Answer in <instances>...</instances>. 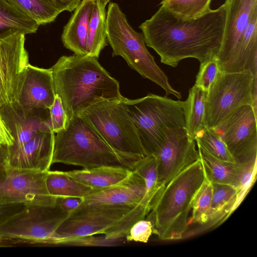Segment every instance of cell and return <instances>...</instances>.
Listing matches in <instances>:
<instances>
[{"mask_svg": "<svg viewBox=\"0 0 257 257\" xmlns=\"http://www.w3.org/2000/svg\"><path fill=\"white\" fill-rule=\"evenodd\" d=\"M226 16L224 3L198 17H179L161 6L139 26L146 45L159 55L162 63L176 67L182 60L200 63L216 57L222 43Z\"/></svg>", "mask_w": 257, "mask_h": 257, "instance_id": "1", "label": "cell"}, {"mask_svg": "<svg viewBox=\"0 0 257 257\" xmlns=\"http://www.w3.org/2000/svg\"><path fill=\"white\" fill-rule=\"evenodd\" d=\"M51 69L68 121L99 102L123 96L118 82L95 57L62 56Z\"/></svg>", "mask_w": 257, "mask_h": 257, "instance_id": "2", "label": "cell"}, {"mask_svg": "<svg viewBox=\"0 0 257 257\" xmlns=\"http://www.w3.org/2000/svg\"><path fill=\"white\" fill-rule=\"evenodd\" d=\"M207 179L199 159L166 184L154 198L146 219L161 240L183 238L194 200Z\"/></svg>", "mask_w": 257, "mask_h": 257, "instance_id": "3", "label": "cell"}, {"mask_svg": "<svg viewBox=\"0 0 257 257\" xmlns=\"http://www.w3.org/2000/svg\"><path fill=\"white\" fill-rule=\"evenodd\" d=\"M123 100L147 156H154L173 132L186 128L185 101L153 93Z\"/></svg>", "mask_w": 257, "mask_h": 257, "instance_id": "4", "label": "cell"}, {"mask_svg": "<svg viewBox=\"0 0 257 257\" xmlns=\"http://www.w3.org/2000/svg\"><path fill=\"white\" fill-rule=\"evenodd\" d=\"M90 168L130 164L119 156L81 116L72 118L65 129L54 133L52 164Z\"/></svg>", "mask_w": 257, "mask_h": 257, "instance_id": "5", "label": "cell"}, {"mask_svg": "<svg viewBox=\"0 0 257 257\" xmlns=\"http://www.w3.org/2000/svg\"><path fill=\"white\" fill-rule=\"evenodd\" d=\"M106 34V40L112 49V56L122 57L132 69L163 88L165 96L172 94L182 98L181 93L170 85L168 77L147 49L143 33L132 28L115 3L110 2L107 7Z\"/></svg>", "mask_w": 257, "mask_h": 257, "instance_id": "6", "label": "cell"}, {"mask_svg": "<svg viewBox=\"0 0 257 257\" xmlns=\"http://www.w3.org/2000/svg\"><path fill=\"white\" fill-rule=\"evenodd\" d=\"M124 97L99 102L80 114L105 142L131 165L147 155Z\"/></svg>", "mask_w": 257, "mask_h": 257, "instance_id": "7", "label": "cell"}, {"mask_svg": "<svg viewBox=\"0 0 257 257\" xmlns=\"http://www.w3.org/2000/svg\"><path fill=\"white\" fill-rule=\"evenodd\" d=\"M69 213L57 203L26 206L0 226L2 245H54L56 230Z\"/></svg>", "mask_w": 257, "mask_h": 257, "instance_id": "8", "label": "cell"}, {"mask_svg": "<svg viewBox=\"0 0 257 257\" xmlns=\"http://www.w3.org/2000/svg\"><path fill=\"white\" fill-rule=\"evenodd\" d=\"M257 74L249 71H219L206 93L204 122L214 128L238 107L251 105L256 111Z\"/></svg>", "mask_w": 257, "mask_h": 257, "instance_id": "9", "label": "cell"}, {"mask_svg": "<svg viewBox=\"0 0 257 257\" xmlns=\"http://www.w3.org/2000/svg\"><path fill=\"white\" fill-rule=\"evenodd\" d=\"M47 172L16 169L7 164L0 169V203L54 206L58 198L47 190Z\"/></svg>", "mask_w": 257, "mask_h": 257, "instance_id": "10", "label": "cell"}, {"mask_svg": "<svg viewBox=\"0 0 257 257\" xmlns=\"http://www.w3.org/2000/svg\"><path fill=\"white\" fill-rule=\"evenodd\" d=\"M137 206L79 205L57 229L55 245L62 238L104 234L120 223Z\"/></svg>", "mask_w": 257, "mask_h": 257, "instance_id": "11", "label": "cell"}, {"mask_svg": "<svg viewBox=\"0 0 257 257\" xmlns=\"http://www.w3.org/2000/svg\"><path fill=\"white\" fill-rule=\"evenodd\" d=\"M213 129L236 163L256 159V111L251 105L238 107Z\"/></svg>", "mask_w": 257, "mask_h": 257, "instance_id": "12", "label": "cell"}, {"mask_svg": "<svg viewBox=\"0 0 257 257\" xmlns=\"http://www.w3.org/2000/svg\"><path fill=\"white\" fill-rule=\"evenodd\" d=\"M25 35L16 32L0 37V108L13 103L29 63Z\"/></svg>", "mask_w": 257, "mask_h": 257, "instance_id": "13", "label": "cell"}, {"mask_svg": "<svg viewBox=\"0 0 257 257\" xmlns=\"http://www.w3.org/2000/svg\"><path fill=\"white\" fill-rule=\"evenodd\" d=\"M196 142L181 127L171 134L153 156L156 159L158 181L164 186L189 164L200 159Z\"/></svg>", "mask_w": 257, "mask_h": 257, "instance_id": "14", "label": "cell"}, {"mask_svg": "<svg viewBox=\"0 0 257 257\" xmlns=\"http://www.w3.org/2000/svg\"><path fill=\"white\" fill-rule=\"evenodd\" d=\"M226 16L223 39L216 56L219 71L230 72L241 39L253 12L257 0H226Z\"/></svg>", "mask_w": 257, "mask_h": 257, "instance_id": "15", "label": "cell"}, {"mask_svg": "<svg viewBox=\"0 0 257 257\" xmlns=\"http://www.w3.org/2000/svg\"><path fill=\"white\" fill-rule=\"evenodd\" d=\"M54 145L52 130L41 131L20 146L8 148L7 165L16 169L47 172L52 165Z\"/></svg>", "mask_w": 257, "mask_h": 257, "instance_id": "16", "label": "cell"}, {"mask_svg": "<svg viewBox=\"0 0 257 257\" xmlns=\"http://www.w3.org/2000/svg\"><path fill=\"white\" fill-rule=\"evenodd\" d=\"M55 95L51 69L41 68L29 64L13 103L26 110L49 109Z\"/></svg>", "mask_w": 257, "mask_h": 257, "instance_id": "17", "label": "cell"}, {"mask_svg": "<svg viewBox=\"0 0 257 257\" xmlns=\"http://www.w3.org/2000/svg\"><path fill=\"white\" fill-rule=\"evenodd\" d=\"M0 115L14 138L10 148L22 145L41 131L51 129L49 109L26 110L12 103L0 108Z\"/></svg>", "mask_w": 257, "mask_h": 257, "instance_id": "18", "label": "cell"}, {"mask_svg": "<svg viewBox=\"0 0 257 257\" xmlns=\"http://www.w3.org/2000/svg\"><path fill=\"white\" fill-rule=\"evenodd\" d=\"M146 192L143 178L133 170L121 181L102 189L83 198L80 205H126L136 206L143 204Z\"/></svg>", "mask_w": 257, "mask_h": 257, "instance_id": "19", "label": "cell"}, {"mask_svg": "<svg viewBox=\"0 0 257 257\" xmlns=\"http://www.w3.org/2000/svg\"><path fill=\"white\" fill-rule=\"evenodd\" d=\"M95 2L82 0L63 28V44L75 55L87 56L89 23Z\"/></svg>", "mask_w": 257, "mask_h": 257, "instance_id": "20", "label": "cell"}, {"mask_svg": "<svg viewBox=\"0 0 257 257\" xmlns=\"http://www.w3.org/2000/svg\"><path fill=\"white\" fill-rule=\"evenodd\" d=\"M133 170L121 165H103L65 172L71 177L88 186L106 188L124 180Z\"/></svg>", "mask_w": 257, "mask_h": 257, "instance_id": "21", "label": "cell"}, {"mask_svg": "<svg viewBox=\"0 0 257 257\" xmlns=\"http://www.w3.org/2000/svg\"><path fill=\"white\" fill-rule=\"evenodd\" d=\"M257 10L252 13L233 59L229 73L249 71L257 74Z\"/></svg>", "mask_w": 257, "mask_h": 257, "instance_id": "22", "label": "cell"}, {"mask_svg": "<svg viewBox=\"0 0 257 257\" xmlns=\"http://www.w3.org/2000/svg\"><path fill=\"white\" fill-rule=\"evenodd\" d=\"M207 179L213 183L230 185L237 189L242 163H230L218 159L197 146Z\"/></svg>", "mask_w": 257, "mask_h": 257, "instance_id": "23", "label": "cell"}, {"mask_svg": "<svg viewBox=\"0 0 257 257\" xmlns=\"http://www.w3.org/2000/svg\"><path fill=\"white\" fill-rule=\"evenodd\" d=\"M46 184L49 194L57 198H84L102 189L85 184L59 171H48Z\"/></svg>", "mask_w": 257, "mask_h": 257, "instance_id": "24", "label": "cell"}, {"mask_svg": "<svg viewBox=\"0 0 257 257\" xmlns=\"http://www.w3.org/2000/svg\"><path fill=\"white\" fill-rule=\"evenodd\" d=\"M108 2H95L90 19L87 43V56L98 58L106 42V6Z\"/></svg>", "mask_w": 257, "mask_h": 257, "instance_id": "25", "label": "cell"}, {"mask_svg": "<svg viewBox=\"0 0 257 257\" xmlns=\"http://www.w3.org/2000/svg\"><path fill=\"white\" fill-rule=\"evenodd\" d=\"M38 24L7 0H0V37L20 32L25 35L36 33Z\"/></svg>", "mask_w": 257, "mask_h": 257, "instance_id": "26", "label": "cell"}, {"mask_svg": "<svg viewBox=\"0 0 257 257\" xmlns=\"http://www.w3.org/2000/svg\"><path fill=\"white\" fill-rule=\"evenodd\" d=\"M206 93L194 85L190 89L188 97L185 101L186 128L188 135L192 139H194L199 130L205 126L204 113Z\"/></svg>", "mask_w": 257, "mask_h": 257, "instance_id": "27", "label": "cell"}, {"mask_svg": "<svg viewBox=\"0 0 257 257\" xmlns=\"http://www.w3.org/2000/svg\"><path fill=\"white\" fill-rule=\"evenodd\" d=\"M132 170L142 176L145 183L146 192L142 203L150 211L152 202L164 186L158 181L157 163L153 156H147L136 161Z\"/></svg>", "mask_w": 257, "mask_h": 257, "instance_id": "28", "label": "cell"}, {"mask_svg": "<svg viewBox=\"0 0 257 257\" xmlns=\"http://www.w3.org/2000/svg\"><path fill=\"white\" fill-rule=\"evenodd\" d=\"M39 26L55 21L60 13L46 0H7Z\"/></svg>", "mask_w": 257, "mask_h": 257, "instance_id": "29", "label": "cell"}, {"mask_svg": "<svg viewBox=\"0 0 257 257\" xmlns=\"http://www.w3.org/2000/svg\"><path fill=\"white\" fill-rule=\"evenodd\" d=\"M212 183V220L220 219L225 213L235 208L238 195L237 189L233 186Z\"/></svg>", "mask_w": 257, "mask_h": 257, "instance_id": "30", "label": "cell"}, {"mask_svg": "<svg viewBox=\"0 0 257 257\" xmlns=\"http://www.w3.org/2000/svg\"><path fill=\"white\" fill-rule=\"evenodd\" d=\"M194 139L197 146L213 157L225 162L236 163L224 142L213 128L205 126L196 134Z\"/></svg>", "mask_w": 257, "mask_h": 257, "instance_id": "31", "label": "cell"}, {"mask_svg": "<svg viewBox=\"0 0 257 257\" xmlns=\"http://www.w3.org/2000/svg\"><path fill=\"white\" fill-rule=\"evenodd\" d=\"M212 193V183L207 178L194 200L191 223L204 224L211 221Z\"/></svg>", "mask_w": 257, "mask_h": 257, "instance_id": "32", "label": "cell"}, {"mask_svg": "<svg viewBox=\"0 0 257 257\" xmlns=\"http://www.w3.org/2000/svg\"><path fill=\"white\" fill-rule=\"evenodd\" d=\"M212 0H162V6L176 15L186 18L199 16L210 9Z\"/></svg>", "mask_w": 257, "mask_h": 257, "instance_id": "33", "label": "cell"}, {"mask_svg": "<svg viewBox=\"0 0 257 257\" xmlns=\"http://www.w3.org/2000/svg\"><path fill=\"white\" fill-rule=\"evenodd\" d=\"M95 235L71 237L59 239L56 245L77 246H115L123 242V239L106 238L104 235L95 236Z\"/></svg>", "mask_w": 257, "mask_h": 257, "instance_id": "34", "label": "cell"}, {"mask_svg": "<svg viewBox=\"0 0 257 257\" xmlns=\"http://www.w3.org/2000/svg\"><path fill=\"white\" fill-rule=\"evenodd\" d=\"M219 71L216 57L201 63L195 84L206 93L215 81Z\"/></svg>", "mask_w": 257, "mask_h": 257, "instance_id": "35", "label": "cell"}, {"mask_svg": "<svg viewBox=\"0 0 257 257\" xmlns=\"http://www.w3.org/2000/svg\"><path fill=\"white\" fill-rule=\"evenodd\" d=\"M153 233L151 222L147 219H141L134 223L125 237L127 241L146 243Z\"/></svg>", "mask_w": 257, "mask_h": 257, "instance_id": "36", "label": "cell"}, {"mask_svg": "<svg viewBox=\"0 0 257 257\" xmlns=\"http://www.w3.org/2000/svg\"><path fill=\"white\" fill-rule=\"evenodd\" d=\"M51 129L56 133L65 128L68 119L60 98L56 94L54 101L49 108Z\"/></svg>", "mask_w": 257, "mask_h": 257, "instance_id": "37", "label": "cell"}, {"mask_svg": "<svg viewBox=\"0 0 257 257\" xmlns=\"http://www.w3.org/2000/svg\"><path fill=\"white\" fill-rule=\"evenodd\" d=\"M26 206L23 204L0 203V226L23 210Z\"/></svg>", "mask_w": 257, "mask_h": 257, "instance_id": "38", "label": "cell"}, {"mask_svg": "<svg viewBox=\"0 0 257 257\" xmlns=\"http://www.w3.org/2000/svg\"><path fill=\"white\" fill-rule=\"evenodd\" d=\"M83 198L78 197H59L57 203L64 211L70 213L80 205Z\"/></svg>", "mask_w": 257, "mask_h": 257, "instance_id": "39", "label": "cell"}, {"mask_svg": "<svg viewBox=\"0 0 257 257\" xmlns=\"http://www.w3.org/2000/svg\"><path fill=\"white\" fill-rule=\"evenodd\" d=\"M60 13L64 11L71 12L78 6L82 0H46Z\"/></svg>", "mask_w": 257, "mask_h": 257, "instance_id": "40", "label": "cell"}, {"mask_svg": "<svg viewBox=\"0 0 257 257\" xmlns=\"http://www.w3.org/2000/svg\"><path fill=\"white\" fill-rule=\"evenodd\" d=\"M14 144V138L0 115V146L9 148Z\"/></svg>", "mask_w": 257, "mask_h": 257, "instance_id": "41", "label": "cell"}, {"mask_svg": "<svg viewBox=\"0 0 257 257\" xmlns=\"http://www.w3.org/2000/svg\"><path fill=\"white\" fill-rule=\"evenodd\" d=\"M8 157V147L0 146V169L7 164Z\"/></svg>", "mask_w": 257, "mask_h": 257, "instance_id": "42", "label": "cell"}, {"mask_svg": "<svg viewBox=\"0 0 257 257\" xmlns=\"http://www.w3.org/2000/svg\"><path fill=\"white\" fill-rule=\"evenodd\" d=\"M89 1H92V2H96L97 1H107V2H109L110 0H89Z\"/></svg>", "mask_w": 257, "mask_h": 257, "instance_id": "43", "label": "cell"}, {"mask_svg": "<svg viewBox=\"0 0 257 257\" xmlns=\"http://www.w3.org/2000/svg\"><path fill=\"white\" fill-rule=\"evenodd\" d=\"M2 246V241H1V238H0V246Z\"/></svg>", "mask_w": 257, "mask_h": 257, "instance_id": "44", "label": "cell"}]
</instances>
